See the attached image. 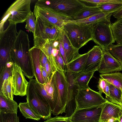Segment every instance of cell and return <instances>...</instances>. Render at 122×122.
Masks as SVG:
<instances>
[{"instance_id":"obj_48","label":"cell","mask_w":122,"mask_h":122,"mask_svg":"<svg viewBox=\"0 0 122 122\" xmlns=\"http://www.w3.org/2000/svg\"><path fill=\"white\" fill-rule=\"evenodd\" d=\"M59 51V48H53L52 50L53 56L55 57L57 55Z\"/></svg>"},{"instance_id":"obj_53","label":"cell","mask_w":122,"mask_h":122,"mask_svg":"<svg viewBox=\"0 0 122 122\" xmlns=\"http://www.w3.org/2000/svg\"></svg>"},{"instance_id":"obj_44","label":"cell","mask_w":122,"mask_h":122,"mask_svg":"<svg viewBox=\"0 0 122 122\" xmlns=\"http://www.w3.org/2000/svg\"><path fill=\"white\" fill-rule=\"evenodd\" d=\"M45 68L47 75L50 78L53 73L52 72L51 65L48 60L45 65Z\"/></svg>"},{"instance_id":"obj_21","label":"cell","mask_w":122,"mask_h":122,"mask_svg":"<svg viewBox=\"0 0 122 122\" xmlns=\"http://www.w3.org/2000/svg\"><path fill=\"white\" fill-rule=\"evenodd\" d=\"M61 39L65 52L67 64L80 56L78 50L72 45L62 29L59 38Z\"/></svg>"},{"instance_id":"obj_30","label":"cell","mask_w":122,"mask_h":122,"mask_svg":"<svg viewBox=\"0 0 122 122\" xmlns=\"http://www.w3.org/2000/svg\"><path fill=\"white\" fill-rule=\"evenodd\" d=\"M111 27L115 41L122 45V17L111 23Z\"/></svg>"},{"instance_id":"obj_7","label":"cell","mask_w":122,"mask_h":122,"mask_svg":"<svg viewBox=\"0 0 122 122\" xmlns=\"http://www.w3.org/2000/svg\"><path fill=\"white\" fill-rule=\"evenodd\" d=\"M35 4L46 5L58 13L69 17L86 5L80 0H38Z\"/></svg>"},{"instance_id":"obj_10","label":"cell","mask_w":122,"mask_h":122,"mask_svg":"<svg viewBox=\"0 0 122 122\" xmlns=\"http://www.w3.org/2000/svg\"><path fill=\"white\" fill-rule=\"evenodd\" d=\"M62 30L44 19L36 17L33 39H48L54 42L59 38Z\"/></svg>"},{"instance_id":"obj_24","label":"cell","mask_w":122,"mask_h":122,"mask_svg":"<svg viewBox=\"0 0 122 122\" xmlns=\"http://www.w3.org/2000/svg\"><path fill=\"white\" fill-rule=\"evenodd\" d=\"M88 55V52L81 55L79 57L66 66L67 71L79 73L82 72L85 64Z\"/></svg>"},{"instance_id":"obj_11","label":"cell","mask_w":122,"mask_h":122,"mask_svg":"<svg viewBox=\"0 0 122 122\" xmlns=\"http://www.w3.org/2000/svg\"><path fill=\"white\" fill-rule=\"evenodd\" d=\"M34 13L36 17L44 19L62 30L69 17L61 14L45 5L35 4Z\"/></svg>"},{"instance_id":"obj_14","label":"cell","mask_w":122,"mask_h":122,"mask_svg":"<svg viewBox=\"0 0 122 122\" xmlns=\"http://www.w3.org/2000/svg\"><path fill=\"white\" fill-rule=\"evenodd\" d=\"M87 52V57L82 72L86 73L98 71L103 56L102 50L99 46H95Z\"/></svg>"},{"instance_id":"obj_42","label":"cell","mask_w":122,"mask_h":122,"mask_svg":"<svg viewBox=\"0 0 122 122\" xmlns=\"http://www.w3.org/2000/svg\"><path fill=\"white\" fill-rule=\"evenodd\" d=\"M57 40L59 42L58 47L59 51L63 59L64 63L66 65L67 64V61L65 52L63 48L62 43L60 38Z\"/></svg>"},{"instance_id":"obj_6","label":"cell","mask_w":122,"mask_h":122,"mask_svg":"<svg viewBox=\"0 0 122 122\" xmlns=\"http://www.w3.org/2000/svg\"><path fill=\"white\" fill-rule=\"evenodd\" d=\"M16 25L9 24L0 33V69L10 61V53L14 44L17 35Z\"/></svg>"},{"instance_id":"obj_43","label":"cell","mask_w":122,"mask_h":122,"mask_svg":"<svg viewBox=\"0 0 122 122\" xmlns=\"http://www.w3.org/2000/svg\"><path fill=\"white\" fill-rule=\"evenodd\" d=\"M48 60L45 54L41 51L40 56L41 66L45 68V65Z\"/></svg>"},{"instance_id":"obj_40","label":"cell","mask_w":122,"mask_h":122,"mask_svg":"<svg viewBox=\"0 0 122 122\" xmlns=\"http://www.w3.org/2000/svg\"><path fill=\"white\" fill-rule=\"evenodd\" d=\"M55 57L57 65L60 71H65L64 68L66 65L59 51Z\"/></svg>"},{"instance_id":"obj_8","label":"cell","mask_w":122,"mask_h":122,"mask_svg":"<svg viewBox=\"0 0 122 122\" xmlns=\"http://www.w3.org/2000/svg\"><path fill=\"white\" fill-rule=\"evenodd\" d=\"M26 98L30 107L44 120L51 117L52 110L48 103L36 91L29 80Z\"/></svg>"},{"instance_id":"obj_47","label":"cell","mask_w":122,"mask_h":122,"mask_svg":"<svg viewBox=\"0 0 122 122\" xmlns=\"http://www.w3.org/2000/svg\"><path fill=\"white\" fill-rule=\"evenodd\" d=\"M114 18L118 20L122 16V8L119 11L114 13L113 15Z\"/></svg>"},{"instance_id":"obj_17","label":"cell","mask_w":122,"mask_h":122,"mask_svg":"<svg viewBox=\"0 0 122 122\" xmlns=\"http://www.w3.org/2000/svg\"><path fill=\"white\" fill-rule=\"evenodd\" d=\"M65 73L68 82V100L66 112H68L69 110H71L73 114L75 111L73 106L76 109V108L75 97L78 90L79 88L74 84L73 80L78 73L66 71H65Z\"/></svg>"},{"instance_id":"obj_35","label":"cell","mask_w":122,"mask_h":122,"mask_svg":"<svg viewBox=\"0 0 122 122\" xmlns=\"http://www.w3.org/2000/svg\"><path fill=\"white\" fill-rule=\"evenodd\" d=\"M0 122H19L17 113L0 112Z\"/></svg>"},{"instance_id":"obj_2","label":"cell","mask_w":122,"mask_h":122,"mask_svg":"<svg viewBox=\"0 0 122 122\" xmlns=\"http://www.w3.org/2000/svg\"><path fill=\"white\" fill-rule=\"evenodd\" d=\"M92 25L66 22L63 29L72 46L78 50L89 41L92 40Z\"/></svg>"},{"instance_id":"obj_49","label":"cell","mask_w":122,"mask_h":122,"mask_svg":"<svg viewBox=\"0 0 122 122\" xmlns=\"http://www.w3.org/2000/svg\"><path fill=\"white\" fill-rule=\"evenodd\" d=\"M53 45L54 48H58L59 42L58 40L53 42Z\"/></svg>"},{"instance_id":"obj_39","label":"cell","mask_w":122,"mask_h":122,"mask_svg":"<svg viewBox=\"0 0 122 122\" xmlns=\"http://www.w3.org/2000/svg\"><path fill=\"white\" fill-rule=\"evenodd\" d=\"M43 122H71L70 117L58 116L51 117Z\"/></svg>"},{"instance_id":"obj_41","label":"cell","mask_w":122,"mask_h":122,"mask_svg":"<svg viewBox=\"0 0 122 122\" xmlns=\"http://www.w3.org/2000/svg\"><path fill=\"white\" fill-rule=\"evenodd\" d=\"M106 86V82L104 79L100 78L98 82L97 88L99 92L101 94L104 93V90Z\"/></svg>"},{"instance_id":"obj_9","label":"cell","mask_w":122,"mask_h":122,"mask_svg":"<svg viewBox=\"0 0 122 122\" xmlns=\"http://www.w3.org/2000/svg\"><path fill=\"white\" fill-rule=\"evenodd\" d=\"M110 23L100 22L92 25L93 40L102 51L108 49L115 41Z\"/></svg>"},{"instance_id":"obj_15","label":"cell","mask_w":122,"mask_h":122,"mask_svg":"<svg viewBox=\"0 0 122 122\" xmlns=\"http://www.w3.org/2000/svg\"><path fill=\"white\" fill-rule=\"evenodd\" d=\"M103 56L98 70L101 74H107L122 70L121 62L110 53L108 49L102 51Z\"/></svg>"},{"instance_id":"obj_33","label":"cell","mask_w":122,"mask_h":122,"mask_svg":"<svg viewBox=\"0 0 122 122\" xmlns=\"http://www.w3.org/2000/svg\"><path fill=\"white\" fill-rule=\"evenodd\" d=\"M98 6L102 11L110 13H115L122 8V4L108 3L98 5Z\"/></svg>"},{"instance_id":"obj_16","label":"cell","mask_w":122,"mask_h":122,"mask_svg":"<svg viewBox=\"0 0 122 122\" xmlns=\"http://www.w3.org/2000/svg\"><path fill=\"white\" fill-rule=\"evenodd\" d=\"M33 40L34 46L40 49L46 56L50 63L52 73L56 71H60L55 57L52 54V50L54 48L53 45V42L50 41L48 39H34Z\"/></svg>"},{"instance_id":"obj_3","label":"cell","mask_w":122,"mask_h":122,"mask_svg":"<svg viewBox=\"0 0 122 122\" xmlns=\"http://www.w3.org/2000/svg\"><path fill=\"white\" fill-rule=\"evenodd\" d=\"M52 79L56 104L52 113L57 116L66 112L68 98V83L65 71H56L53 73Z\"/></svg>"},{"instance_id":"obj_37","label":"cell","mask_w":122,"mask_h":122,"mask_svg":"<svg viewBox=\"0 0 122 122\" xmlns=\"http://www.w3.org/2000/svg\"><path fill=\"white\" fill-rule=\"evenodd\" d=\"M44 88L48 94L54 99L56 104L54 98V86L52 79V74L47 83L44 85Z\"/></svg>"},{"instance_id":"obj_20","label":"cell","mask_w":122,"mask_h":122,"mask_svg":"<svg viewBox=\"0 0 122 122\" xmlns=\"http://www.w3.org/2000/svg\"><path fill=\"white\" fill-rule=\"evenodd\" d=\"M112 13L102 11L96 15L81 19L75 20H68L66 22H70L84 25H93L100 22L111 23V16Z\"/></svg>"},{"instance_id":"obj_1","label":"cell","mask_w":122,"mask_h":122,"mask_svg":"<svg viewBox=\"0 0 122 122\" xmlns=\"http://www.w3.org/2000/svg\"><path fill=\"white\" fill-rule=\"evenodd\" d=\"M30 46L28 34L20 30L10 53V61L19 66L24 76L29 79L34 77L29 52Z\"/></svg>"},{"instance_id":"obj_36","label":"cell","mask_w":122,"mask_h":122,"mask_svg":"<svg viewBox=\"0 0 122 122\" xmlns=\"http://www.w3.org/2000/svg\"><path fill=\"white\" fill-rule=\"evenodd\" d=\"M36 17L33 12H31L25 21L26 24L25 28L34 35L35 31Z\"/></svg>"},{"instance_id":"obj_19","label":"cell","mask_w":122,"mask_h":122,"mask_svg":"<svg viewBox=\"0 0 122 122\" xmlns=\"http://www.w3.org/2000/svg\"><path fill=\"white\" fill-rule=\"evenodd\" d=\"M122 111V107L107 100L103 106L100 122H106L112 117L116 118L118 120Z\"/></svg>"},{"instance_id":"obj_25","label":"cell","mask_w":122,"mask_h":122,"mask_svg":"<svg viewBox=\"0 0 122 122\" xmlns=\"http://www.w3.org/2000/svg\"><path fill=\"white\" fill-rule=\"evenodd\" d=\"M18 107L15 101L7 98L0 93V112L17 113Z\"/></svg>"},{"instance_id":"obj_34","label":"cell","mask_w":122,"mask_h":122,"mask_svg":"<svg viewBox=\"0 0 122 122\" xmlns=\"http://www.w3.org/2000/svg\"><path fill=\"white\" fill-rule=\"evenodd\" d=\"M108 49L112 55L122 65V45L112 44L109 47Z\"/></svg>"},{"instance_id":"obj_18","label":"cell","mask_w":122,"mask_h":122,"mask_svg":"<svg viewBox=\"0 0 122 122\" xmlns=\"http://www.w3.org/2000/svg\"><path fill=\"white\" fill-rule=\"evenodd\" d=\"M41 51L34 46L30 48L29 52L32 69L35 79L38 83L45 85L41 69L40 56Z\"/></svg>"},{"instance_id":"obj_38","label":"cell","mask_w":122,"mask_h":122,"mask_svg":"<svg viewBox=\"0 0 122 122\" xmlns=\"http://www.w3.org/2000/svg\"><path fill=\"white\" fill-rule=\"evenodd\" d=\"M86 2L94 4L95 6L108 3H120L122 4V0H86Z\"/></svg>"},{"instance_id":"obj_31","label":"cell","mask_w":122,"mask_h":122,"mask_svg":"<svg viewBox=\"0 0 122 122\" xmlns=\"http://www.w3.org/2000/svg\"><path fill=\"white\" fill-rule=\"evenodd\" d=\"M0 93L8 99L13 100V93L11 82V76L5 80L0 88Z\"/></svg>"},{"instance_id":"obj_26","label":"cell","mask_w":122,"mask_h":122,"mask_svg":"<svg viewBox=\"0 0 122 122\" xmlns=\"http://www.w3.org/2000/svg\"><path fill=\"white\" fill-rule=\"evenodd\" d=\"M95 72L79 73L73 80L74 84L79 88H86L89 87L88 84Z\"/></svg>"},{"instance_id":"obj_52","label":"cell","mask_w":122,"mask_h":122,"mask_svg":"<svg viewBox=\"0 0 122 122\" xmlns=\"http://www.w3.org/2000/svg\"><path fill=\"white\" fill-rule=\"evenodd\" d=\"M119 122L117 120H116L115 122Z\"/></svg>"},{"instance_id":"obj_22","label":"cell","mask_w":122,"mask_h":122,"mask_svg":"<svg viewBox=\"0 0 122 122\" xmlns=\"http://www.w3.org/2000/svg\"><path fill=\"white\" fill-rule=\"evenodd\" d=\"M30 80L36 92L49 104L52 110V113L54 111L56 103L53 99L49 96L45 90L44 85L39 83L36 79L33 78Z\"/></svg>"},{"instance_id":"obj_4","label":"cell","mask_w":122,"mask_h":122,"mask_svg":"<svg viewBox=\"0 0 122 122\" xmlns=\"http://www.w3.org/2000/svg\"><path fill=\"white\" fill-rule=\"evenodd\" d=\"M30 0H16L8 9L0 21V33L4 30L5 23L8 19L9 24L16 25L25 21L31 12Z\"/></svg>"},{"instance_id":"obj_55","label":"cell","mask_w":122,"mask_h":122,"mask_svg":"<svg viewBox=\"0 0 122 122\" xmlns=\"http://www.w3.org/2000/svg\"></svg>"},{"instance_id":"obj_32","label":"cell","mask_w":122,"mask_h":122,"mask_svg":"<svg viewBox=\"0 0 122 122\" xmlns=\"http://www.w3.org/2000/svg\"><path fill=\"white\" fill-rule=\"evenodd\" d=\"M14 63L11 61L8 62L0 69V88L4 81L12 76V68Z\"/></svg>"},{"instance_id":"obj_5","label":"cell","mask_w":122,"mask_h":122,"mask_svg":"<svg viewBox=\"0 0 122 122\" xmlns=\"http://www.w3.org/2000/svg\"><path fill=\"white\" fill-rule=\"evenodd\" d=\"M101 94L89 87L79 88L75 97L76 109L103 106L107 100L104 98Z\"/></svg>"},{"instance_id":"obj_29","label":"cell","mask_w":122,"mask_h":122,"mask_svg":"<svg viewBox=\"0 0 122 122\" xmlns=\"http://www.w3.org/2000/svg\"><path fill=\"white\" fill-rule=\"evenodd\" d=\"M109 87V95L106 98L109 101L122 107V91L110 84Z\"/></svg>"},{"instance_id":"obj_27","label":"cell","mask_w":122,"mask_h":122,"mask_svg":"<svg viewBox=\"0 0 122 122\" xmlns=\"http://www.w3.org/2000/svg\"><path fill=\"white\" fill-rule=\"evenodd\" d=\"M101 78L122 91V74L119 72L101 74Z\"/></svg>"},{"instance_id":"obj_51","label":"cell","mask_w":122,"mask_h":122,"mask_svg":"<svg viewBox=\"0 0 122 122\" xmlns=\"http://www.w3.org/2000/svg\"><path fill=\"white\" fill-rule=\"evenodd\" d=\"M118 120L119 122H122V111L119 116Z\"/></svg>"},{"instance_id":"obj_54","label":"cell","mask_w":122,"mask_h":122,"mask_svg":"<svg viewBox=\"0 0 122 122\" xmlns=\"http://www.w3.org/2000/svg\"><path fill=\"white\" fill-rule=\"evenodd\" d=\"M121 17H122V16Z\"/></svg>"},{"instance_id":"obj_46","label":"cell","mask_w":122,"mask_h":122,"mask_svg":"<svg viewBox=\"0 0 122 122\" xmlns=\"http://www.w3.org/2000/svg\"><path fill=\"white\" fill-rule=\"evenodd\" d=\"M106 86L104 90V93L106 95V97H108L110 94V84L109 82L106 81Z\"/></svg>"},{"instance_id":"obj_13","label":"cell","mask_w":122,"mask_h":122,"mask_svg":"<svg viewBox=\"0 0 122 122\" xmlns=\"http://www.w3.org/2000/svg\"><path fill=\"white\" fill-rule=\"evenodd\" d=\"M20 67L16 63L12 68L11 82L13 93L15 96L26 95L29 82L25 77Z\"/></svg>"},{"instance_id":"obj_23","label":"cell","mask_w":122,"mask_h":122,"mask_svg":"<svg viewBox=\"0 0 122 122\" xmlns=\"http://www.w3.org/2000/svg\"><path fill=\"white\" fill-rule=\"evenodd\" d=\"M102 12L97 6L85 5L82 9L72 16L69 17L68 20H75L85 19L96 15Z\"/></svg>"},{"instance_id":"obj_28","label":"cell","mask_w":122,"mask_h":122,"mask_svg":"<svg viewBox=\"0 0 122 122\" xmlns=\"http://www.w3.org/2000/svg\"><path fill=\"white\" fill-rule=\"evenodd\" d=\"M18 107L22 115L26 119H30L38 121L42 118L30 107L27 102L20 103Z\"/></svg>"},{"instance_id":"obj_50","label":"cell","mask_w":122,"mask_h":122,"mask_svg":"<svg viewBox=\"0 0 122 122\" xmlns=\"http://www.w3.org/2000/svg\"><path fill=\"white\" fill-rule=\"evenodd\" d=\"M117 120V119L114 117L108 120L107 122H114L116 120Z\"/></svg>"},{"instance_id":"obj_45","label":"cell","mask_w":122,"mask_h":122,"mask_svg":"<svg viewBox=\"0 0 122 122\" xmlns=\"http://www.w3.org/2000/svg\"><path fill=\"white\" fill-rule=\"evenodd\" d=\"M41 69L42 76L45 81V84L48 82L50 78L47 75L45 68L41 66Z\"/></svg>"},{"instance_id":"obj_12","label":"cell","mask_w":122,"mask_h":122,"mask_svg":"<svg viewBox=\"0 0 122 122\" xmlns=\"http://www.w3.org/2000/svg\"><path fill=\"white\" fill-rule=\"evenodd\" d=\"M103 106L76 109L70 117L71 122H101V117Z\"/></svg>"}]
</instances>
